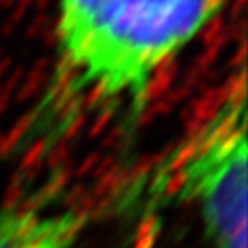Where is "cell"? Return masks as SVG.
I'll return each mask as SVG.
<instances>
[{"mask_svg":"<svg viewBox=\"0 0 248 248\" xmlns=\"http://www.w3.org/2000/svg\"><path fill=\"white\" fill-rule=\"evenodd\" d=\"M224 6L226 0H57L55 64L24 140L52 145L90 118L131 129L162 70Z\"/></svg>","mask_w":248,"mask_h":248,"instance_id":"cell-1","label":"cell"},{"mask_svg":"<svg viewBox=\"0 0 248 248\" xmlns=\"http://www.w3.org/2000/svg\"><path fill=\"white\" fill-rule=\"evenodd\" d=\"M149 195L184 202L210 248H247V92L237 85L151 175Z\"/></svg>","mask_w":248,"mask_h":248,"instance_id":"cell-2","label":"cell"},{"mask_svg":"<svg viewBox=\"0 0 248 248\" xmlns=\"http://www.w3.org/2000/svg\"><path fill=\"white\" fill-rule=\"evenodd\" d=\"M89 215L79 208L24 201L0 210V248H85Z\"/></svg>","mask_w":248,"mask_h":248,"instance_id":"cell-3","label":"cell"}]
</instances>
